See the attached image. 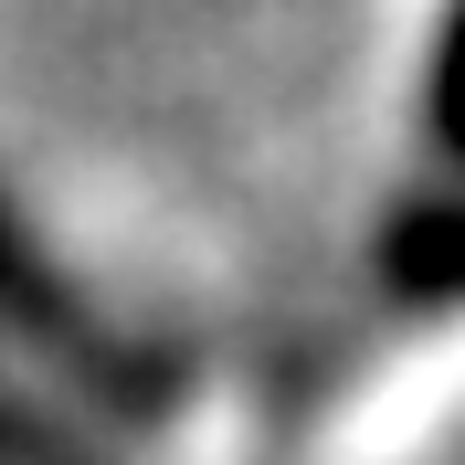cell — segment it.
<instances>
[{"label":"cell","instance_id":"obj_1","mask_svg":"<svg viewBox=\"0 0 465 465\" xmlns=\"http://www.w3.org/2000/svg\"><path fill=\"white\" fill-rule=\"evenodd\" d=\"M434 127L465 148V22H455V43H444V64H434Z\"/></svg>","mask_w":465,"mask_h":465}]
</instances>
